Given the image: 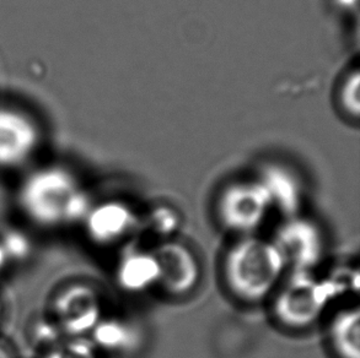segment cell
<instances>
[{"label":"cell","mask_w":360,"mask_h":358,"mask_svg":"<svg viewBox=\"0 0 360 358\" xmlns=\"http://www.w3.org/2000/svg\"><path fill=\"white\" fill-rule=\"evenodd\" d=\"M16 205L36 227L59 230L83 225L94 200L73 171L49 165L36 168L21 180Z\"/></svg>","instance_id":"6da1fadb"},{"label":"cell","mask_w":360,"mask_h":358,"mask_svg":"<svg viewBox=\"0 0 360 358\" xmlns=\"http://www.w3.org/2000/svg\"><path fill=\"white\" fill-rule=\"evenodd\" d=\"M288 270L273 239L250 234L228 249L223 275L230 292L246 303H258L274 293Z\"/></svg>","instance_id":"7a4b0ae2"},{"label":"cell","mask_w":360,"mask_h":358,"mask_svg":"<svg viewBox=\"0 0 360 358\" xmlns=\"http://www.w3.org/2000/svg\"><path fill=\"white\" fill-rule=\"evenodd\" d=\"M335 300L336 295L325 277L314 271H289L274 291L273 313L285 328L307 329Z\"/></svg>","instance_id":"3957f363"},{"label":"cell","mask_w":360,"mask_h":358,"mask_svg":"<svg viewBox=\"0 0 360 358\" xmlns=\"http://www.w3.org/2000/svg\"><path fill=\"white\" fill-rule=\"evenodd\" d=\"M271 211L269 197L257 178L228 184L217 201L220 223L239 237L256 234Z\"/></svg>","instance_id":"277c9868"},{"label":"cell","mask_w":360,"mask_h":358,"mask_svg":"<svg viewBox=\"0 0 360 358\" xmlns=\"http://www.w3.org/2000/svg\"><path fill=\"white\" fill-rule=\"evenodd\" d=\"M103 317L100 292L85 282L64 286L51 300L49 318L64 338H89Z\"/></svg>","instance_id":"5b68a950"},{"label":"cell","mask_w":360,"mask_h":358,"mask_svg":"<svg viewBox=\"0 0 360 358\" xmlns=\"http://www.w3.org/2000/svg\"><path fill=\"white\" fill-rule=\"evenodd\" d=\"M289 271H314L323 257V238L316 223L300 215L284 218L272 238Z\"/></svg>","instance_id":"8992f818"},{"label":"cell","mask_w":360,"mask_h":358,"mask_svg":"<svg viewBox=\"0 0 360 358\" xmlns=\"http://www.w3.org/2000/svg\"><path fill=\"white\" fill-rule=\"evenodd\" d=\"M141 215L121 200L94 203L84 220L85 233L98 246H113L134 237L139 230Z\"/></svg>","instance_id":"52a82bcc"},{"label":"cell","mask_w":360,"mask_h":358,"mask_svg":"<svg viewBox=\"0 0 360 358\" xmlns=\"http://www.w3.org/2000/svg\"><path fill=\"white\" fill-rule=\"evenodd\" d=\"M160 267L158 286L171 296H184L195 289L200 279V267L195 253L174 239L158 243L153 248Z\"/></svg>","instance_id":"ba28073f"},{"label":"cell","mask_w":360,"mask_h":358,"mask_svg":"<svg viewBox=\"0 0 360 358\" xmlns=\"http://www.w3.org/2000/svg\"><path fill=\"white\" fill-rule=\"evenodd\" d=\"M39 142V131L29 118L0 108V170L22 167L34 155Z\"/></svg>","instance_id":"9c48e42d"},{"label":"cell","mask_w":360,"mask_h":358,"mask_svg":"<svg viewBox=\"0 0 360 358\" xmlns=\"http://www.w3.org/2000/svg\"><path fill=\"white\" fill-rule=\"evenodd\" d=\"M257 179L266 189L272 210L284 218L300 215L304 201V192L300 179L288 166L271 162L261 167Z\"/></svg>","instance_id":"30bf717a"},{"label":"cell","mask_w":360,"mask_h":358,"mask_svg":"<svg viewBox=\"0 0 360 358\" xmlns=\"http://www.w3.org/2000/svg\"><path fill=\"white\" fill-rule=\"evenodd\" d=\"M116 281L122 290L141 293L159 284L160 267L153 249L133 244L122 254L116 267Z\"/></svg>","instance_id":"8fae6325"},{"label":"cell","mask_w":360,"mask_h":358,"mask_svg":"<svg viewBox=\"0 0 360 358\" xmlns=\"http://www.w3.org/2000/svg\"><path fill=\"white\" fill-rule=\"evenodd\" d=\"M89 339L98 351L124 352L138 344L139 335L136 326L123 318L103 317L89 335Z\"/></svg>","instance_id":"7c38bea8"},{"label":"cell","mask_w":360,"mask_h":358,"mask_svg":"<svg viewBox=\"0 0 360 358\" xmlns=\"http://www.w3.org/2000/svg\"><path fill=\"white\" fill-rule=\"evenodd\" d=\"M332 347L340 358H360V312L358 307L340 310L330 324Z\"/></svg>","instance_id":"4fadbf2b"},{"label":"cell","mask_w":360,"mask_h":358,"mask_svg":"<svg viewBox=\"0 0 360 358\" xmlns=\"http://www.w3.org/2000/svg\"><path fill=\"white\" fill-rule=\"evenodd\" d=\"M180 226V218L175 210L165 205L150 208L141 216L138 234L154 238L159 243L170 241Z\"/></svg>","instance_id":"5bb4252c"},{"label":"cell","mask_w":360,"mask_h":358,"mask_svg":"<svg viewBox=\"0 0 360 358\" xmlns=\"http://www.w3.org/2000/svg\"><path fill=\"white\" fill-rule=\"evenodd\" d=\"M335 105L342 118L356 123L359 117V69L349 68L341 75L335 90Z\"/></svg>","instance_id":"9a60e30c"},{"label":"cell","mask_w":360,"mask_h":358,"mask_svg":"<svg viewBox=\"0 0 360 358\" xmlns=\"http://www.w3.org/2000/svg\"><path fill=\"white\" fill-rule=\"evenodd\" d=\"M42 358H100V351L89 338H63L46 350Z\"/></svg>","instance_id":"2e32d148"},{"label":"cell","mask_w":360,"mask_h":358,"mask_svg":"<svg viewBox=\"0 0 360 358\" xmlns=\"http://www.w3.org/2000/svg\"><path fill=\"white\" fill-rule=\"evenodd\" d=\"M337 300L351 293H358L360 287L359 270L356 267H337L325 276Z\"/></svg>","instance_id":"e0dca14e"},{"label":"cell","mask_w":360,"mask_h":358,"mask_svg":"<svg viewBox=\"0 0 360 358\" xmlns=\"http://www.w3.org/2000/svg\"><path fill=\"white\" fill-rule=\"evenodd\" d=\"M0 243L4 248L9 263L21 260L30 253L29 239L20 233H8L3 239H0Z\"/></svg>","instance_id":"ac0fdd59"},{"label":"cell","mask_w":360,"mask_h":358,"mask_svg":"<svg viewBox=\"0 0 360 358\" xmlns=\"http://www.w3.org/2000/svg\"><path fill=\"white\" fill-rule=\"evenodd\" d=\"M0 358H16L13 346L3 338H0Z\"/></svg>","instance_id":"d6986e66"},{"label":"cell","mask_w":360,"mask_h":358,"mask_svg":"<svg viewBox=\"0 0 360 358\" xmlns=\"http://www.w3.org/2000/svg\"><path fill=\"white\" fill-rule=\"evenodd\" d=\"M9 264V259H8V257H6L4 248H3L1 243H0V274H1V272H3L5 269H6V267H8Z\"/></svg>","instance_id":"ffe728a7"},{"label":"cell","mask_w":360,"mask_h":358,"mask_svg":"<svg viewBox=\"0 0 360 358\" xmlns=\"http://www.w3.org/2000/svg\"><path fill=\"white\" fill-rule=\"evenodd\" d=\"M4 303H3V300L0 298V324H1V321L4 319Z\"/></svg>","instance_id":"44dd1931"}]
</instances>
